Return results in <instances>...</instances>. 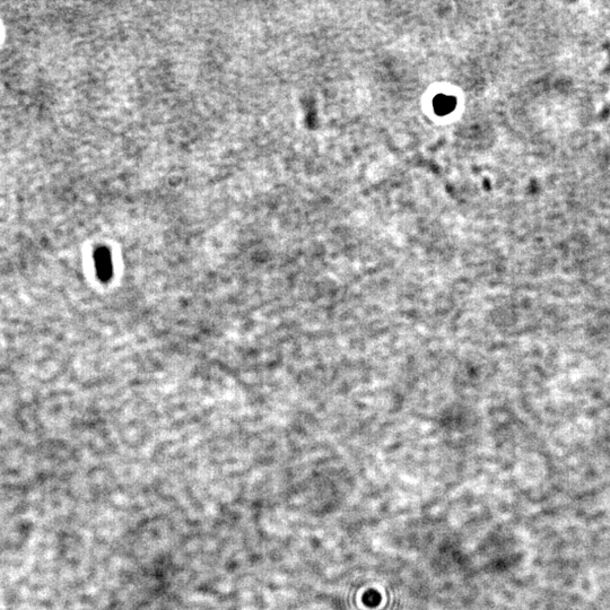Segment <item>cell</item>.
<instances>
[{"label":"cell","instance_id":"obj_1","mask_svg":"<svg viewBox=\"0 0 610 610\" xmlns=\"http://www.w3.org/2000/svg\"><path fill=\"white\" fill-rule=\"evenodd\" d=\"M95 262L99 277L103 279V281H108L111 277V275H112V263H111L109 252H106L104 250H101L99 252H96Z\"/></svg>","mask_w":610,"mask_h":610}]
</instances>
